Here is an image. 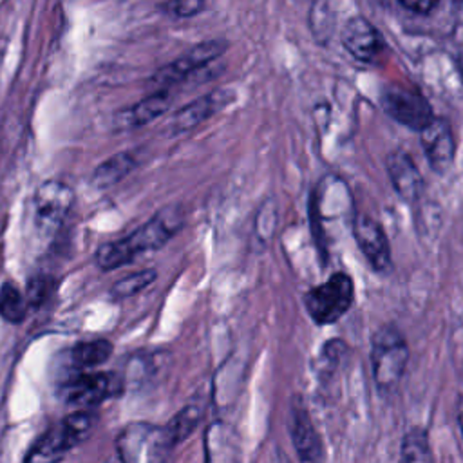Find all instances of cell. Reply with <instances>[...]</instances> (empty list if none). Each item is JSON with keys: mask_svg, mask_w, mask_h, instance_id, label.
Wrapping results in <instances>:
<instances>
[{"mask_svg": "<svg viewBox=\"0 0 463 463\" xmlns=\"http://www.w3.org/2000/svg\"><path fill=\"white\" fill-rule=\"evenodd\" d=\"M123 389L125 385L121 374L87 371L69 374L60 385V394L67 405L78 407L80 411H89L90 407L119 394Z\"/></svg>", "mask_w": 463, "mask_h": 463, "instance_id": "52a82bcc", "label": "cell"}, {"mask_svg": "<svg viewBox=\"0 0 463 463\" xmlns=\"http://www.w3.org/2000/svg\"><path fill=\"white\" fill-rule=\"evenodd\" d=\"M206 7V4L203 0H172V2H165L161 4V9L175 18H190L195 16L197 13H201Z\"/></svg>", "mask_w": 463, "mask_h": 463, "instance_id": "484cf974", "label": "cell"}, {"mask_svg": "<svg viewBox=\"0 0 463 463\" xmlns=\"http://www.w3.org/2000/svg\"><path fill=\"white\" fill-rule=\"evenodd\" d=\"M116 450L121 463H170L174 445L165 427L130 423L119 432Z\"/></svg>", "mask_w": 463, "mask_h": 463, "instance_id": "277c9868", "label": "cell"}, {"mask_svg": "<svg viewBox=\"0 0 463 463\" xmlns=\"http://www.w3.org/2000/svg\"><path fill=\"white\" fill-rule=\"evenodd\" d=\"M420 141L430 168L436 174H445L450 168L456 154L450 123L445 118L434 116V119L420 130Z\"/></svg>", "mask_w": 463, "mask_h": 463, "instance_id": "8fae6325", "label": "cell"}, {"mask_svg": "<svg viewBox=\"0 0 463 463\" xmlns=\"http://www.w3.org/2000/svg\"><path fill=\"white\" fill-rule=\"evenodd\" d=\"M74 203L72 188L60 181H43L33 195V224L42 239L54 237L63 226Z\"/></svg>", "mask_w": 463, "mask_h": 463, "instance_id": "8992f818", "label": "cell"}, {"mask_svg": "<svg viewBox=\"0 0 463 463\" xmlns=\"http://www.w3.org/2000/svg\"><path fill=\"white\" fill-rule=\"evenodd\" d=\"M27 298L16 282L5 280L0 284V317L9 324H20L27 317Z\"/></svg>", "mask_w": 463, "mask_h": 463, "instance_id": "d6986e66", "label": "cell"}, {"mask_svg": "<svg viewBox=\"0 0 463 463\" xmlns=\"http://www.w3.org/2000/svg\"><path fill=\"white\" fill-rule=\"evenodd\" d=\"M353 233L360 251L364 253L371 268L378 273H387L392 266V260H391L389 241L380 222L374 221L371 215L360 213L354 217Z\"/></svg>", "mask_w": 463, "mask_h": 463, "instance_id": "30bf717a", "label": "cell"}, {"mask_svg": "<svg viewBox=\"0 0 463 463\" xmlns=\"http://www.w3.org/2000/svg\"><path fill=\"white\" fill-rule=\"evenodd\" d=\"M409 362V347L403 335L392 326H382L371 338V367L376 387L391 392L402 380Z\"/></svg>", "mask_w": 463, "mask_h": 463, "instance_id": "3957f363", "label": "cell"}, {"mask_svg": "<svg viewBox=\"0 0 463 463\" xmlns=\"http://www.w3.org/2000/svg\"><path fill=\"white\" fill-rule=\"evenodd\" d=\"M354 300V284L347 273H333L326 282L311 288L304 295L309 317L320 324H335L342 318Z\"/></svg>", "mask_w": 463, "mask_h": 463, "instance_id": "5b68a950", "label": "cell"}, {"mask_svg": "<svg viewBox=\"0 0 463 463\" xmlns=\"http://www.w3.org/2000/svg\"><path fill=\"white\" fill-rule=\"evenodd\" d=\"M137 163L139 161L132 150L118 152L92 170L90 184L96 190H109L114 184L121 183L137 166Z\"/></svg>", "mask_w": 463, "mask_h": 463, "instance_id": "e0dca14e", "label": "cell"}, {"mask_svg": "<svg viewBox=\"0 0 463 463\" xmlns=\"http://www.w3.org/2000/svg\"><path fill=\"white\" fill-rule=\"evenodd\" d=\"M54 288H56L54 277L43 275V273L33 275L27 280V289H25V298H27L29 307L43 306L49 300V297L54 293Z\"/></svg>", "mask_w": 463, "mask_h": 463, "instance_id": "603a6c76", "label": "cell"}, {"mask_svg": "<svg viewBox=\"0 0 463 463\" xmlns=\"http://www.w3.org/2000/svg\"><path fill=\"white\" fill-rule=\"evenodd\" d=\"M342 43L351 56L360 61H373L385 47L380 31L364 16H351L342 29Z\"/></svg>", "mask_w": 463, "mask_h": 463, "instance_id": "4fadbf2b", "label": "cell"}, {"mask_svg": "<svg viewBox=\"0 0 463 463\" xmlns=\"http://www.w3.org/2000/svg\"><path fill=\"white\" fill-rule=\"evenodd\" d=\"M232 101H233V92L232 90H222V89L212 90L204 96H199L192 103L181 107L174 114L168 128H170L172 134L188 132V130L195 128L197 125H201L203 121H206L215 112H219L221 109H224Z\"/></svg>", "mask_w": 463, "mask_h": 463, "instance_id": "5bb4252c", "label": "cell"}, {"mask_svg": "<svg viewBox=\"0 0 463 463\" xmlns=\"http://www.w3.org/2000/svg\"><path fill=\"white\" fill-rule=\"evenodd\" d=\"M152 373H154V358L148 353H141L132 356L127 362V371L121 376V380H123V385L127 387L128 383L145 382Z\"/></svg>", "mask_w": 463, "mask_h": 463, "instance_id": "cb8c5ba5", "label": "cell"}, {"mask_svg": "<svg viewBox=\"0 0 463 463\" xmlns=\"http://www.w3.org/2000/svg\"><path fill=\"white\" fill-rule=\"evenodd\" d=\"M398 4L403 9L418 13V14H429L432 9L438 7V2H434V0H398Z\"/></svg>", "mask_w": 463, "mask_h": 463, "instance_id": "4316f807", "label": "cell"}, {"mask_svg": "<svg viewBox=\"0 0 463 463\" xmlns=\"http://www.w3.org/2000/svg\"><path fill=\"white\" fill-rule=\"evenodd\" d=\"M98 414L76 411L43 432L25 454L24 463H60L65 454L81 443L94 429Z\"/></svg>", "mask_w": 463, "mask_h": 463, "instance_id": "7a4b0ae2", "label": "cell"}, {"mask_svg": "<svg viewBox=\"0 0 463 463\" xmlns=\"http://www.w3.org/2000/svg\"><path fill=\"white\" fill-rule=\"evenodd\" d=\"M203 418V405L199 403H188L184 405L166 425H165V432L170 439V443L175 447L181 441H184L199 425Z\"/></svg>", "mask_w": 463, "mask_h": 463, "instance_id": "ffe728a7", "label": "cell"}, {"mask_svg": "<svg viewBox=\"0 0 463 463\" xmlns=\"http://www.w3.org/2000/svg\"><path fill=\"white\" fill-rule=\"evenodd\" d=\"M184 224L181 204H168L156 212L132 233L103 242L94 251V262L103 271L118 269L132 262L137 255L163 248Z\"/></svg>", "mask_w": 463, "mask_h": 463, "instance_id": "6da1fadb", "label": "cell"}, {"mask_svg": "<svg viewBox=\"0 0 463 463\" xmlns=\"http://www.w3.org/2000/svg\"><path fill=\"white\" fill-rule=\"evenodd\" d=\"M107 463H118V461H107Z\"/></svg>", "mask_w": 463, "mask_h": 463, "instance_id": "f546056e", "label": "cell"}, {"mask_svg": "<svg viewBox=\"0 0 463 463\" xmlns=\"http://www.w3.org/2000/svg\"><path fill=\"white\" fill-rule=\"evenodd\" d=\"M156 279H157V271L152 268L134 271V273L116 280L110 288V295H112V298H118V300L134 297V295L141 293L143 289H146L150 284H154Z\"/></svg>", "mask_w": 463, "mask_h": 463, "instance_id": "44dd1931", "label": "cell"}, {"mask_svg": "<svg viewBox=\"0 0 463 463\" xmlns=\"http://www.w3.org/2000/svg\"><path fill=\"white\" fill-rule=\"evenodd\" d=\"M289 436L298 458L304 463H318L322 458L320 436L300 400L293 402L289 411Z\"/></svg>", "mask_w": 463, "mask_h": 463, "instance_id": "2e32d148", "label": "cell"}, {"mask_svg": "<svg viewBox=\"0 0 463 463\" xmlns=\"http://www.w3.org/2000/svg\"><path fill=\"white\" fill-rule=\"evenodd\" d=\"M114 345L107 338H92L74 344L67 351V362L69 367L74 373H85L89 369H94L101 364H105L112 356Z\"/></svg>", "mask_w": 463, "mask_h": 463, "instance_id": "ac0fdd59", "label": "cell"}, {"mask_svg": "<svg viewBox=\"0 0 463 463\" xmlns=\"http://www.w3.org/2000/svg\"><path fill=\"white\" fill-rule=\"evenodd\" d=\"M172 103V92L170 89L165 90H154L143 99H139L134 105H128L125 109H119L112 116V127L116 132L125 130H136L139 127H145L163 116Z\"/></svg>", "mask_w": 463, "mask_h": 463, "instance_id": "7c38bea8", "label": "cell"}, {"mask_svg": "<svg viewBox=\"0 0 463 463\" xmlns=\"http://www.w3.org/2000/svg\"><path fill=\"white\" fill-rule=\"evenodd\" d=\"M458 69H459V72H461V78H463V56L458 60Z\"/></svg>", "mask_w": 463, "mask_h": 463, "instance_id": "f1b7e54d", "label": "cell"}, {"mask_svg": "<svg viewBox=\"0 0 463 463\" xmlns=\"http://www.w3.org/2000/svg\"><path fill=\"white\" fill-rule=\"evenodd\" d=\"M318 20H320V24L311 25V29H313L315 36L324 42V40L329 38V34H331V31H333V13L329 11V5H326V4H315V5L311 7L309 22H318Z\"/></svg>", "mask_w": 463, "mask_h": 463, "instance_id": "d4e9b609", "label": "cell"}, {"mask_svg": "<svg viewBox=\"0 0 463 463\" xmlns=\"http://www.w3.org/2000/svg\"><path fill=\"white\" fill-rule=\"evenodd\" d=\"M385 168L394 192L405 203H416L423 192V177L412 157L407 152L396 148L387 154Z\"/></svg>", "mask_w": 463, "mask_h": 463, "instance_id": "9a60e30c", "label": "cell"}, {"mask_svg": "<svg viewBox=\"0 0 463 463\" xmlns=\"http://www.w3.org/2000/svg\"><path fill=\"white\" fill-rule=\"evenodd\" d=\"M458 421H459V429L463 434V396L459 398V403H458Z\"/></svg>", "mask_w": 463, "mask_h": 463, "instance_id": "83f0119b", "label": "cell"}, {"mask_svg": "<svg viewBox=\"0 0 463 463\" xmlns=\"http://www.w3.org/2000/svg\"><path fill=\"white\" fill-rule=\"evenodd\" d=\"M382 109L398 123L421 130L434 119V112L425 96L414 89L405 87H387L380 98Z\"/></svg>", "mask_w": 463, "mask_h": 463, "instance_id": "9c48e42d", "label": "cell"}, {"mask_svg": "<svg viewBox=\"0 0 463 463\" xmlns=\"http://www.w3.org/2000/svg\"><path fill=\"white\" fill-rule=\"evenodd\" d=\"M402 463H429V443L423 429H411L402 443Z\"/></svg>", "mask_w": 463, "mask_h": 463, "instance_id": "7402d4cb", "label": "cell"}, {"mask_svg": "<svg viewBox=\"0 0 463 463\" xmlns=\"http://www.w3.org/2000/svg\"><path fill=\"white\" fill-rule=\"evenodd\" d=\"M226 49H228L226 40L201 42V43L194 45L192 49H188L179 58H175L174 61L157 69L150 78V85L156 87V90L172 89L174 85L186 80L190 74H194L201 67H204L210 61H213L215 58H219Z\"/></svg>", "mask_w": 463, "mask_h": 463, "instance_id": "ba28073f", "label": "cell"}]
</instances>
